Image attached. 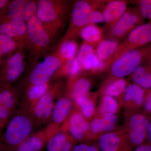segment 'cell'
I'll return each mask as SVG.
<instances>
[{
	"instance_id": "8d00e7d4",
	"label": "cell",
	"mask_w": 151,
	"mask_h": 151,
	"mask_svg": "<svg viewBox=\"0 0 151 151\" xmlns=\"http://www.w3.org/2000/svg\"><path fill=\"white\" fill-rule=\"evenodd\" d=\"M102 9H96L92 11L89 18V24H96L104 22Z\"/></svg>"
},
{
	"instance_id": "7a4b0ae2",
	"label": "cell",
	"mask_w": 151,
	"mask_h": 151,
	"mask_svg": "<svg viewBox=\"0 0 151 151\" xmlns=\"http://www.w3.org/2000/svg\"><path fill=\"white\" fill-rule=\"evenodd\" d=\"M36 127L32 111L28 106L19 103L1 137L2 151H14L32 134Z\"/></svg>"
},
{
	"instance_id": "d4e9b609",
	"label": "cell",
	"mask_w": 151,
	"mask_h": 151,
	"mask_svg": "<svg viewBox=\"0 0 151 151\" xmlns=\"http://www.w3.org/2000/svg\"><path fill=\"white\" fill-rule=\"evenodd\" d=\"M47 140L45 127L30 135L14 151H41L46 146Z\"/></svg>"
},
{
	"instance_id": "e575fe53",
	"label": "cell",
	"mask_w": 151,
	"mask_h": 151,
	"mask_svg": "<svg viewBox=\"0 0 151 151\" xmlns=\"http://www.w3.org/2000/svg\"><path fill=\"white\" fill-rule=\"evenodd\" d=\"M137 3V6L143 18L151 23V0H141Z\"/></svg>"
},
{
	"instance_id": "9a60e30c",
	"label": "cell",
	"mask_w": 151,
	"mask_h": 151,
	"mask_svg": "<svg viewBox=\"0 0 151 151\" xmlns=\"http://www.w3.org/2000/svg\"><path fill=\"white\" fill-rule=\"evenodd\" d=\"M0 34L14 40L20 49L26 50L27 42L26 23L12 19L2 15L0 17Z\"/></svg>"
},
{
	"instance_id": "3957f363",
	"label": "cell",
	"mask_w": 151,
	"mask_h": 151,
	"mask_svg": "<svg viewBox=\"0 0 151 151\" xmlns=\"http://www.w3.org/2000/svg\"><path fill=\"white\" fill-rule=\"evenodd\" d=\"M66 0H39L36 16L52 38L58 36L64 28L72 6Z\"/></svg>"
},
{
	"instance_id": "836d02e7",
	"label": "cell",
	"mask_w": 151,
	"mask_h": 151,
	"mask_svg": "<svg viewBox=\"0 0 151 151\" xmlns=\"http://www.w3.org/2000/svg\"><path fill=\"white\" fill-rule=\"evenodd\" d=\"M71 136L67 132L59 131L48 139L46 146L47 151H60Z\"/></svg>"
},
{
	"instance_id": "d6986e66",
	"label": "cell",
	"mask_w": 151,
	"mask_h": 151,
	"mask_svg": "<svg viewBox=\"0 0 151 151\" xmlns=\"http://www.w3.org/2000/svg\"><path fill=\"white\" fill-rule=\"evenodd\" d=\"M90 76L83 72L76 76L68 77L64 92L72 100L89 94L93 84Z\"/></svg>"
},
{
	"instance_id": "ab89813d",
	"label": "cell",
	"mask_w": 151,
	"mask_h": 151,
	"mask_svg": "<svg viewBox=\"0 0 151 151\" xmlns=\"http://www.w3.org/2000/svg\"><path fill=\"white\" fill-rule=\"evenodd\" d=\"M10 0H0V17L5 14Z\"/></svg>"
},
{
	"instance_id": "5bb4252c",
	"label": "cell",
	"mask_w": 151,
	"mask_h": 151,
	"mask_svg": "<svg viewBox=\"0 0 151 151\" xmlns=\"http://www.w3.org/2000/svg\"><path fill=\"white\" fill-rule=\"evenodd\" d=\"M76 58L83 72L90 76L97 75L107 70L106 63L97 57L94 47L83 42L79 47Z\"/></svg>"
},
{
	"instance_id": "9c48e42d",
	"label": "cell",
	"mask_w": 151,
	"mask_h": 151,
	"mask_svg": "<svg viewBox=\"0 0 151 151\" xmlns=\"http://www.w3.org/2000/svg\"><path fill=\"white\" fill-rule=\"evenodd\" d=\"M25 50H17L0 65V83L13 85L21 78L27 67Z\"/></svg>"
},
{
	"instance_id": "cb8c5ba5",
	"label": "cell",
	"mask_w": 151,
	"mask_h": 151,
	"mask_svg": "<svg viewBox=\"0 0 151 151\" xmlns=\"http://www.w3.org/2000/svg\"><path fill=\"white\" fill-rule=\"evenodd\" d=\"M19 94L14 85L0 83V105H3L12 113L19 103Z\"/></svg>"
},
{
	"instance_id": "7c38bea8",
	"label": "cell",
	"mask_w": 151,
	"mask_h": 151,
	"mask_svg": "<svg viewBox=\"0 0 151 151\" xmlns=\"http://www.w3.org/2000/svg\"><path fill=\"white\" fill-rule=\"evenodd\" d=\"M60 131L67 132L78 142L87 143L93 140L89 121L75 109L60 127Z\"/></svg>"
},
{
	"instance_id": "f1b7e54d",
	"label": "cell",
	"mask_w": 151,
	"mask_h": 151,
	"mask_svg": "<svg viewBox=\"0 0 151 151\" xmlns=\"http://www.w3.org/2000/svg\"><path fill=\"white\" fill-rule=\"evenodd\" d=\"M122 105L116 98L107 95H100V102L97 106L94 116L101 117L108 114L118 115Z\"/></svg>"
},
{
	"instance_id": "83f0119b",
	"label": "cell",
	"mask_w": 151,
	"mask_h": 151,
	"mask_svg": "<svg viewBox=\"0 0 151 151\" xmlns=\"http://www.w3.org/2000/svg\"><path fill=\"white\" fill-rule=\"evenodd\" d=\"M120 42L113 39H104L95 47V52L98 58L106 63L107 70L108 64L113 58Z\"/></svg>"
},
{
	"instance_id": "8992f818",
	"label": "cell",
	"mask_w": 151,
	"mask_h": 151,
	"mask_svg": "<svg viewBox=\"0 0 151 151\" xmlns=\"http://www.w3.org/2000/svg\"><path fill=\"white\" fill-rule=\"evenodd\" d=\"M150 117L142 110H124L121 128L131 147H138L147 140Z\"/></svg>"
},
{
	"instance_id": "52a82bcc",
	"label": "cell",
	"mask_w": 151,
	"mask_h": 151,
	"mask_svg": "<svg viewBox=\"0 0 151 151\" xmlns=\"http://www.w3.org/2000/svg\"><path fill=\"white\" fill-rule=\"evenodd\" d=\"M27 42L26 50L28 56H34L44 53L52 48L53 40L48 32L35 15L26 22Z\"/></svg>"
},
{
	"instance_id": "5b68a950",
	"label": "cell",
	"mask_w": 151,
	"mask_h": 151,
	"mask_svg": "<svg viewBox=\"0 0 151 151\" xmlns=\"http://www.w3.org/2000/svg\"><path fill=\"white\" fill-rule=\"evenodd\" d=\"M151 59V43L127 52L111 63L108 70L107 78H124L131 75L137 68Z\"/></svg>"
},
{
	"instance_id": "277c9868",
	"label": "cell",
	"mask_w": 151,
	"mask_h": 151,
	"mask_svg": "<svg viewBox=\"0 0 151 151\" xmlns=\"http://www.w3.org/2000/svg\"><path fill=\"white\" fill-rule=\"evenodd\" d=\"M107 1L78 0L73 3L67 30L60 41L76 40L80 37L81 30L89 24L92 11L102 9Z\"/></svg>"
},
{
	"instance_id": "60d3db41",
	"label": "cell",
	"mask_w": 151,
	"mask_h": 151,
	"mask_svg": "<svg viewBox=\"0 0 151 151\" xmlns=\"http://www.w3.org/2000/svg\"><path fill=\"white\" fill-rule=\"evenodd\" d=\"M134 151H151V144H144L136 147Z\"/></svg>"
},
{
	"instance_id": "484cf974",
	"label": "cell",
	"mask_w": 151,
	"mask_h": 151,
	"mask_svg": "<svg viewBox=\"0 0 151 151\" xmlns=\"http://www.w3.org/2000/svg\"><path fill=\"white\" fill-rule=\"evenodd\" d=\"M52 82H50L30 86L21 96L22 99L20 103L27 105L32 111L38 102L48 90Z\"/></svg>"
},
{
	"instance_id": "ee69618b",
	"label": "cell",
	"mask_w": 151,
	"mask_h": 151,
	"mask_svg": "<svg viewBox=\"0 0 151 151\" xmlns=\"http://www.w3.org/2000/svg\"><path fill=\"white\" fill-rule=\"evenodd\" d=\"M1 137H0V151H2V145Z\"/></svg>"
},
{
	"instance_id": "7402d4cb",
	"label": "cell",
	"mask_w": 151,
	"mask_h": 151,
	"mask_svg": "<svg viewBox=\"0 0 151 151\" xmlns=\"http://www.w3.org/2000/svg\"><path fill=\"white\" fill-rule=\"evenodd\" d=\"M100 93L90 92L84 96L73 100L74 109L81 113L84 118L90 121L94 117L97 111V100Z\"/></svg>"
},
{
	"instance_id": "44dd1931",
	"label": "cell",
	"mask_w": 151,
	"mask_h": 151,
	"mask_svg": "<svg viewBox=\"0 0 151 151\" xmlns=\"http://www.w3.org/2000/svg\"><path fill=\"white\" fill-rule=\"evenodd\" d=\"M129 1L124 0L107 1L102 7L105 27L111 25L117 21L126 12Z\"/></svg>"
},
{
	"instance_id": "603a6c76",
	"label": "cell",
	"mask_w": 151,
	"mask_h": 151,
	"mask_svg": "<svg viewBox=\"0 0 151 151\" xmlns=\"http://www.w3.org/2000/svg\"><path fill=\"white\" fill-rule=\"evenodd\" d=\"M129 82L124 78H106L100 87V95L111 96L118 101L124 94Z\"/></svg>"
},
{
	"instance_id": "8fae6325",
	"label": "cell",
	"mask_w": 151,
	"mask_h": 151,
	"mask_svg": "<svg viewBox=\"0 0 151 151\" xmlns=\"http://www.w3.org/2000/svg\"><path fill=\"white\" fill-rule=\"evenodd\" d=\"M151 43V23H145L132 31L120 43L113 58L108 64V69L111 63L127 52L143 47Z\"/></svg>"
},
{
	"instance_id": "b9f144b4",
	"label": "cell",
	"mask_w": 151,
	"mask_h": 151,
	"mask_svg": "<svg viewBox=\"0 0 151 151\" xmlns=\"http://www.w3.org/2000/svg\"><path fill=\"white\" fill-rule=\"evenodd\" d=\"M84 151H99V150L97 145L89 144Z\"/></svg>"
},
{
	"instance_id": "ac0fdd59",
	"label": "cell",
	"mask_w": 151,
	"mask_h": 151,
	"mask_svg": "<svg viewBox=\"0 0 151 151\" xmlns=\"http://www.w3.org/2000/svg\"><path fill=\"white\" fill-rule=\"evenodd\" d=\"M146 92L137 84L129 83L119 102L124 110H142Z\"/></svg>"
},
{
	"instance_id": "d590c367",
	"label": "cell",
	"mask_w": 151,
	"mask_h": 151,
	"mask_svg": "<svg viewBox=\"0 0 151 151\" xmlns=\"http://www.w3.org/2000/svg\"><path fill=\"white\" fill-rule=\"evenodd\" d=\"M13 113L3 105H0V125L6 127L10 120Z\"/></svg>"
},
{
	"instance_id": "f546056e",
	"label": "cell",
	"mask_w": 151,
	"mask_h": 151,
	"mask_svg": "<svg viewBox=\"0 0 151 151\" xmlns=\"http://www.w3.org/2000/svg\"><path fill=\"white\" fill-rule=\"evenodd\" d=\"M104 30L96 24H89L85 27L80 33L83 42L92 45L95 48L104 39Z\"/></svg>"
},
{
	"instance_id": "4dcf8cb0",
	"label": "cell",
	"mask_w": 151,
	"mask_h": 151,
	"mask_svg": "<svg viewBox=\"0 0 151 151\" xmlns=\"http://www.w3.org/2000/svg\"><path fill=\"white\" fill-rule=\"evenodd\" d=\"M78 48L76 40H66L60 41L55 49L63 64L76 57Z\"/></svg>"
},
{
	"instance_id": "4fadbf2b",
	"label": "cell",
	"mask_w": 151,
	"mask_h": 151,
	"mask_svg": "<svg viewBox=\"0 0 151 151\" xmlns=\"http://www.w3.org/2000/svg\"><path fill=\"white\" fill-rule=\"evenodd\" d=\"M74 109L73 100L64 92L57 99L50 120L45 127L48 139L59 132L60 127Z\"/></svg>"
},
{
	"instance_id": "6da1fadb",
	"label": "cell",
	"mask_w": 151,
	"mask_h": 151,
	"mask_svg": "<svg viewBox=\"0 0 151 151\" xmlns=\"http://www.w3.org/2000/svg\"><path fill=\"white\" fill-rule=\"evenodd\" d=\"M27 64L24 74L14 86L20 96L30 86L51 82L58 79L63 63L56 49L34 55L28 56Z\"/></svg>"
},
{
	"instance_id": "d6a6232c",
	"label": "cell",
	"mask_w": 151,
	"mask_h": 151,
	"mask_svg": "<svg viewBox=\"0 0 151 151\" xmlns=\"http://www.w3.org/2000/svg\"><path fill=\"white\" fill-rule=\"evenodd\" d=\"M83 72L82 68L76 57L63 65L58 73V78L65 76L68 78L76 76Z\"/></svg>"
},
{
	"instance_id": "f6af8a7d",
	"label": "cell",
	"mask_w": 151,
	"mask_h": 151,
	"mask_svg": "<svg viewBox=\"0 0 151 151\" xmlns=\"http://www.w3.org/2000/svg\"><path fill=\"white\" fill-rule=\"evenodd\" d=\"M3 129H4V128L0 126V137H2V131Z\"/></svg>"
},
{
	"instance_id": "ffe728a7",
	"label": "cell",
	"mask_w": 151,
	"mask_h": 151,
	"mask_svg": "<svg viewBox=\"0 0 151 151\" xmlns=\"http://www.w3.org/2000/svg\"><path fill=\"white\" fill-rule=\"evenodd\" d=\"M118 121L119 116L117 114L94 116L89 121L90 132L93 139H97L101 135L115 130L118 127Z\"/></svg>"
},
{
	"instance_id": "1f68e13d",
	"label": "cell",
	"mask_w": 151,
	"mask_h": 151,
	"mask_svg": "<svg viewBox=\"0 0 151 151\" xmlns=\"http://www.w3.org/2000/svg\"><path fill=\"white\" fill-rule=\"evenodd\" d=\"M20 49L14 40L0 34V65L7 58Z\"/></svg>"
},
{
	"instance_id": "4316f807",
	"label": "cell",
	"mask_w": 151,
	"mask_h": 151,
	"mask_svg": "<svg viewBox=\"0 0 151 151\" xmlns=\"http://www.w3.org/2000/svg\"><path fill=\"white\" fill-rule=\"evenodd\" d=\"M132 83L146 91L151 89V59L135 69L130 75Z\"/></svg>"
},
{
	"instance_id": "30bf717a",
	"label": "cell",
	"mask_w": 151,
	"mask_h": 151,
	"mask_svg": "<svg viewBox=\"0 0 151 151\" xmlns=\"http://www.w3.org/2000/svg\"><path fill=\"white\" fill-rule=\"evenodd\" d=\"M63 87L61 81L52 83L49 89L38 102L32 111L36 126L48 124L56 102L55 100L64 93Z\"/></svg>"
},
{
	"instance_id": "7bdbcfd3",
	"label": "cell",
	"mask_w": 151,
	"mask_h": 151,
	"mask_svg": "<svg viewBox=\"0 0 151 151\" xmlns=\"http://www.w3.org/2000/svg\"><path fill=\"white\" fill-rule=\"evenodd\" d=\"M147 140L149 143L151 144V117L150 119L148 128L147 133Z\"/></svg>"
},
{
	"instance_id": "f35d334b",
	"label": "cell",
	"mask_w": 151,
	"mask_h": 151,
	"mask_svg": "<svg viewBox=\"0 0 151 151\" xmlns=\"http://www.w3.org/2000/svg\"><path fill=\"white\" fill-rule=\"evenodd\" d=\"M78 142L70 137L63 146L60 151H70L77 144Z\"/></svg>"
},
{
	"instance_id": "2e32d148",
	"label": "cell",
	"mask_w": 151,
	"mask_h": 151,
	"mask_svg": "<svg viewBox=\"0 0 151 151\" xmlns=\"http://www.w3.org/2000/svg\"><path fill=\"white\" fill-rule=\"evenodd\" d=\"M38 1L36 0H12L6 9L5 15L18 21L27 22L36 14Z\"/></svg>"
},
{
	"instance_id": "bcb514c9",
	"label": "cell",
	"mask_w": 151,
	"mask_h": 151,
	"mask_svg": "<svg viewBox=\"0 0 151 151\" xmlns=\"http://www.w3.org/2000/svg\"><path fill=\"white\" fill-rule=\"evenodd\" d=\"M0 126H1V127H2L1 126V125H0ZM3 128H4V127H3Z\"/></svg>"
},
{
	"instance_id": "74e56055",
	"label": "cell",
	"mask_w": 151,
	"mask_h": 151,
	"mask_svg": "<svg viewBox=\"0 0 151 151\" xmlns=\"http://www.w3.org/2000/svg\"><path fill=\"white\" fill-rule=\"evenodd\" d=\"M142 111L147 115L151 114V89L146 92Z\"/></svg>"
},
{
	"instance_id": "ba28073f",
	"label": "cell",
	"mask_w": 151,
	"mask_h": 151,
	"mask_svg": "<svg viewBox=\"0 0 151 151\" xmlns=\"http://www.w3.org/2000/svg\"><path fill=\"white\" fill-rule=\"evenodd\" d=\"M137 7L127 9L126 12L113 24L105 26L107 37L118 41L124 40L135 28L145 23Z\"/></svg>"
},
{
	"instance_id": "e0dca14e",
	"label": "cell",
	"mask_w": 151,
	"mask_h": 151,
	"mask_svg": "<svg viewBox=\"0 0 151 151\" xmlns=\"http://www.w3.org/2000/svg\"><path fill=\"white\" fill-rule=\"evenodd\" d=\"M97 140L100 151H128L132 147L121 127L101 135Z\"/></svg>"
}]
</instances>
